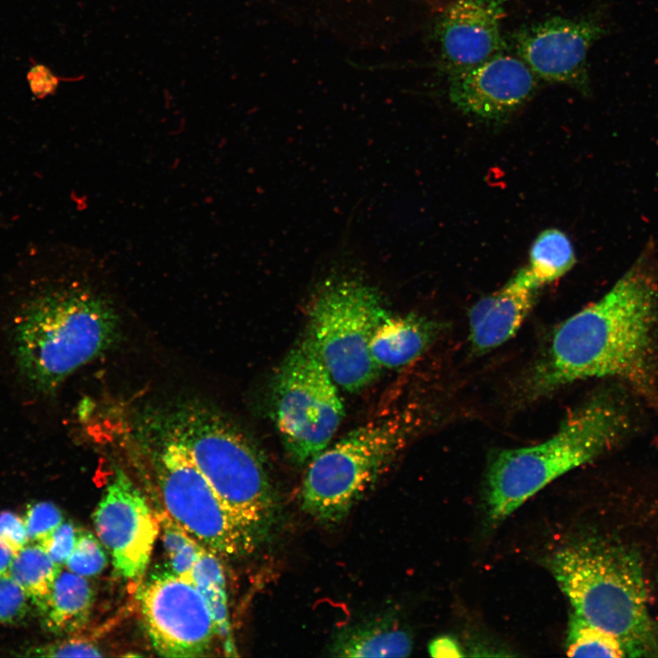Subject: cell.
<instances>
[{
    "label": "cell",
    "mask_w": 658,
    "mask_h": 658,
    "mask_svg": "<svg viewBox=\"0 0 658 658\" xmlns=\"http://www.w3.org/2000/svg\"><path fill=\"white\" fill-rule=\"evenodd\" d=\"M657 311L658 285L639 260L602 298L557 327L528 374L526 394L541 397L578 380L612 377L653 398Z\"/></svg>",
    "instance_id": "1"
},
{
    "label": "cell",
    "mask_w": 658,
    "mask_h": 658,
    "mask_svg": "<svg viewBox=\"0 0 658 658\" xmlns=\"http://www.w3.org/2000/svg\"><path fill=\"white\" fill-rule=\"evenodd\" d=\"M180 445L238 523L260 545L280 517L262 455L249 435L212 405L182 399L142 411Z\"/></svg>",
    "instance_id": "2"
},
{
    "label": "cell",
    "mask_w": 658,
    "mask_h": 658,
    "mask_svg": "<svg viewBox=\"0 0 658 658\" xmlns=\"http://www.w3.org/2000/svg\"><path fill=\"white\" fill-rule=\"evenodd\" d=\"M119 334L118 314L100 294L80 285L55 287L33 295L18 310L12 352L23 380L48 396L111 347Z\"/></svg>",
    "instance_id": "3"
},
{
    "label": "cell",
    "mask_w": 658,
    "mask_h": 658,
    "mask_svg": "<svg viewBox=\"0 0 658 658\" xmlns=\"http://www.w3.org/2000/svg\"><path fill=\"white\" fill-rule=\"evenodd\" d=\"M548 567L573 613L623 641L635 657L658 656L642 561L627 547L600 538L557 550Z\"/></svg>",
    "instance_id": "4"
},
{
    "label": "cell",
    "mask_w": 658,
    "mask_h": 658,
    "mask_svg": "<svg viewBox=\"0 0 658 658\" xmlns=\"http://www.w3.org/2000/svg\"><path fill=\"white\" fill-rule=\"evenodd\" d=\"M628 424L619 404L599 396L571 411L545 441L499 451L486 473L488 521L500 524L552 481L593 461L621 439Z\"/></svg>",
    "instance_id": "5"
},
{
    "label": "cell",
    "mask_w": 658,
    "mask_h": 658,
    "mask_svg": "<svg viewBox=\"0 0 658 658\" xmlns=\"http://www.w3.org/2000/svg\"><path fill=\"white\" fill-rule=\"evenodd\" d=\"M134 438L150 461L169 516L219 558L235 559L259 544L238 523L186 451L143 412Z\"/></svg>",
    "instance_id": "6"
},
{
    "label": "cell",
    "mask_w": 658,
    "mask_h": 658,
    "mask_svg": "<svg viewBox=\"0 0 658 658\" xmlns=\"http://www.w3.org/2000/svg\"><path fill=\"white\" fill-rule=\"evenodd\" d=\"M378 291L354 277L325 281L309 309V333L322 361L337 386L358 392L381 368L369 345L377 326L388 314Z\"/></svg>",
    "instance_id": "7"
},
{
    "label": "cell",
    "mask_w": 658,
    "mask_h": 658,
    "mask_svg": "<svg viewBox=\"0 0 658 658\" xmlns=\"http://www.w3.org/2000/svg\"><path fill=\"white\" fill-rule=\"evenodd\" d=\"M406 429L378 419L349 431L309 462L302 510L324 525L340 523L373 486L403 446Z\"/></svg>",
    "instance_id": "8"
},
{
    "label": "cell",
    "mask_w": 658,
    "mask_h": 658,
    "mask_svg": "<svg viewBox=\"0 0 658 658\" xmlns=\"http://www.w3.org/2000/svg\"><path fill=\"white\" fill-rule=\"evenodd\" d=\"M271 395L273 419L287 453L298 464L310 462L334 437L344 407L309 336L283 359Z\"/></svg>",
    "instance_id": "9"
},
{
    "label": "cell",
    "mask_w": 658,
    "mask_h": 658,
    "mask_svg": "<svg viewBox=\"0 0 658 658\" xmlns=\"http://www.w3.org/2000/svg\"><path fill=\"white\" fill-rule=\"evenodd\" d=\"M143 623L164 657L205 656L218 635L209 608L195 585L171 572L152 577L139 590Z\"/></svg>",
    "instance_id": "10"
},
{
    "label": "cell",
    "mask_w": 658,
    "mask_h": 658,
    "mask_svg": "<svg viewBox=\"0 0 658 658\" xmlns=\"http://www.w3.org/2000/svg\"><path fill=\"white\" fill-rule=\"evenodd\" d=\"M608 29L599 14L579 18L556 16L520 28L513 43L517 57L537 78L588 93L589 50Z\"/></svg>",
    "instance_id": "11"
},
{
    "label": "cell",
    "mask_w": 658,
    "mask_h": 658,
    "mask_svg": "<svg viewBox=\"0 0 658 658\" xmlns=\"http://www.w3.org/2000/svg\"><path fill=\"white\" fill-rule=\"evenodd\" d=\"M93 523L116 574L139 580L149 565L160 523L144 495L122 470H116L106 487Z\"/></svg>",
    "instance_id": "12"
},
{
    "label": "cell",
    "mask_w": 658,
    "mask_h": 658,
    "mask_svg": "<svg viewBox=\"0 0 658 658\" xmlns=\"http://www.w3.org/2000/svg\"><path fill=\"white\" fill-rule=\"evenodd\" d=\"M537 79L519 57L502 52L473 68L450 73L449 96L466 114L497 120L534 95Z\"/></svg>",
    "instance_id": "13"
},
{
    "label": "cell",
    "mask_w": 658,
    "mask_h": 658,
    "mask_svg": "<svg viewBox=\"0 0 658 658\" xmlns=\"http://www.w3.org/2000/svg\"><path fill=\"white\" fill-rule=\"evenodd\" d=\"M501 5L497 0H455L442 12L435 33L450 73L473 68L504 51Z\"/></svg>",
    "instance_id": "14"
},
{
    "label": "cell",
    "mask_w": 658,
    "mask_h": 658,
    "mask_svg": "<svg viewBox=\"0 0 658 658\" xmlns=\"http://www.w3.org/2000/svg\"><path fill=\"white\" fill-rule=\"evenodd\" d=\"M540 288L525 267L499 290L477 301L468 313L472 351L490 352L514 336L534 307Z\"/></svg>",
    "instance_id": "15"
},
{
    "label": "cell",
    "mask_w": 658,
    "mask_h": 658,
    "mask_svg": "<svg viewBox=\"0 0 658 658\" xmlns=\"http://www.w3.org/2000/svg\"><path fill=\"white\" fill-rule=\"evenodd\" d=\"M442 330L440 323L425 316L388 313L372 335L371 356L380 368L405 366L420 356Z\"/></svg>",
    "instance_id": "16"
},
{
    "label": "cell",
    "mask_w": 658,
    "mask_h": 658,
    "mask_svg": "<svg viewBox=\"0 0 658 658\" xmlns=\"http://www.w3.org/2000/svg\"><path fill=\"white\" fill-rule=\"evenodd\" d=\"M93 601L86 578L62 568L49 596L37 609L42 625L55 634L76 633L88 622Z\"/></svg>",
    "instance_id": "17"
},
{
    "label": "cell",
    "mask_w": 658,
    "mask_h": 658,
    "mask_svg": "<svg viewBox=\"0 0 658 658\" xmlns=\"http://www.w3.org/2000/svg\"><path fill=\"white\" fill-rule=\"evenodd\" d=\"M411 649L408 631L389 619H380L343 629L329 653L338 657H404Z\"/></svg>",
    "instance_id": "18"
},
{
    "label": "cell",
    "mask_w": 658,
    "mask_h": 658,
    "mask_svg": "<svg viewBox=\"0 0 658 658\" xmlns=\"http://www.w3.org/2000/svg\"><path fill=\"white\" fill-rule=\"evenodd\" d=\"M61 570L40 545L30 543L13 556L9 574L39 609Z\"/></svg>",
    "instance_id": "19"
},
{
    "label": "cell",
    "mask_w": 658,
    "mask_h": 658,
    "mask_svg": "<svg viewBox=\"0 0 658 658\" xmlns=\"http://www.w3.org/2000/svg\"><path fill=\"white\" fill-rule=\"evenodd\" d=\"M191 578L209 608L218 635L225 640L227 651H231L226 582L219 557L203 548L194 565Z\"/></svg>",
    "instance_id": "20"
},
{
    "label": "cell",
    "mask_w": 658,
    "mask_h": 658,
    "mask_svg": "<svg viewBox=\"0 0 658 658\" xmlns=\"http://www.w3.org/2000/svg\"><path fill=\"white\" fill-rule=\"evenodd\" d=\"M576 262L568 237L556 228L542 231L534 240L527 269L540 286L564 276Z\"/></svg>",
    "instance_id": "21"
},
{
    "label": "cell",
    "mask_w": 658,
    "mask_h": 658,
    "mask_svg": "<svg viewBox=\"0 0 658 658\" xmlns=\"http://www.w3.org/2000/svg\"><path fill=\"white\" fill-rule=\"evenodd\" d=\"M566 652L572 657H635L633 651L620 638L571 613Z\"/></svg>",
    "instance_id": "22"
},
{
    "label": "cell",
    "mask_w": 658,
    "mask_h": 658,
    "mask_svg": "<svg viewBox=\"0 0 658 658\" xmlns=\"http://www.w3.org/2000/svg\"><path fill=\"white\" fill-rule=\"evenodd\" d=\"M103 545L90 532L80 531L75 547L65 566L68 570L85 578L99 575L107 566Z\"/></svg>",
    "instance_id": "23"
},
{
    "label": "cell",
    "mask_w": 658,
    "mask_h": 658,
    "mask_svg": "<svg viewBox=\"0 0 658 658\" xmlns=\"http://www.w3.org/2000/svg\"><path fill=\"white\" fill-rule=\"evenodd\" d=\"M23 519L29 543H39L64 521L61 511L49 502L28 505Z\"/></svg>",
    "instance_id": "24"
},
{
    "label": "cell",
    "mask_w": 658,
    "mask_h": 658,
    "mask_svg": "<svg viewBox=\"0 0 658 658\" xmlns=\"http://www.w3.org/2000/svg\"><path fill=\"white\" fill-rule=\"evenodd\" d=\"M28 600L9 573L0 575V623L21 620L27 611Z\"/></svg>",
    "instance_id": "25"
},
{
    "label": "cell",
    "mask_w": 658,
    "mask_h": 658,
    "mask_svg": "<svg viewBox=\"0 0 658 658\" xmlns=\"http://www.w3.org/2000/svg\"><path fill=\"white\" fill-rule=\"evenodd\" d=\"M27 655L44 657H101L100 649L88 640L69 637L28 650Z\"/></svg>",
    "instance_id": "26"
},
{
    "label": "cell",
    "mask_w": 658,
    "mask_h": 658,
    "mask_svg": "<svg viewBox=\"0 0 658 658\" xmlns=\"http://www.w3.org/2000/svg\"><path fill=\"white\" fill-rule=\"evenodd\" d=\"M80 530L70 521H63L50 535L39 543L52 560L58 565L65 566L69 557Z\"/></svg>",
    "instance_id": "27"
},
{
    "label": "cell",
    "mask_w": 658,
    "mask_h": 658,
    "mask_svg": "<svg viewBox=\"0 0 658 658\" xmlns=\"http://www.w3.org/2000/svg\"><path fill=\"white\" fill-rule=\"evenodd\" d=\"M29 544L24 519L14 513H0V545L9 550L13 556Z\"/></svg>",
    "instance_id": "28"
},
{
    "label": "cell",
    "mask_w": 658,
    "mask_h": 658,
    "mask_svg": "<svg viewBox=\"0 0 658 658\" xmlns=\"http://www.w3.org/2000/svg\"><path fill=\"white\" fill-rule=\"evenodd\" d=\"M429 653L433 657L463 656L458 643L452 638L447 636L434 639L429 645Z\"/></svg>",
    "instance_id": "29"
},
{
    "label": "cell",
    "mask_w": 658,
    "mask_h": 658,
    "mask_svg": "<svg viewBox=\"0 0 658 658\" xmlns=\"http://www.w3.org/2000/svg\"><path fill=\"white\" fill-rule=\"evenodd\" d=\"M13 554L0 545V575L9 573Z\"/></svg>",
    "instance_id": "30"
},
{
    "label": "cell",
    "mask_w": 658,
    "mask_h": 658,
    "mask_svg": "<svg viewBox=\"0 0 658 658\" xmlns=\"http://www.w3.org/2000/svg\"><path fill=\"white\" fill-rule=\"evenodd\" d=\"M497 1L502 4L503 2H505V1H507V0H497Z\"/></svg>",
    "instance_id": "31"
},
{
    "label": "cell",
    "mask_w": 658,
    "mask_h": 658,
    "mask_svg": "<svg viewBox=\"0 0 658 658\" xmlns=\"http://www.w3.org/2000/svg\"><path fill=\"white\" fill-rule=\"evenodd\" d=\"M657 630H658V624H656Z\"/></svg>",
    "instance_id": "32"
}]
</instances>
